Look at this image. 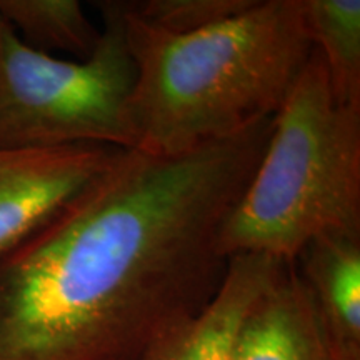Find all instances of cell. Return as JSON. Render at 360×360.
Instances as JSON below:
<instances>
[{
    "label": "cell",
    "instance_id": "6da1fadb",
    "mask_svg": "<svg viewBox=\"0 0 360 360\" xmlns=\"http://www.w3.org/2000/svg\"><path fill=\"white\" fill-rule=\"evenodd\" d=\"M265 119L188 154L129 148L0 254V360H139L212 299L219 231L269 141Z\"/></svg>",
    "mask_w": 360,
    "mask_h": 360
},
{
    "label": "cell",
    "instance_id": "7a4b0ae2",
    "mask_svg": "<svg viewBox=\"0 0 360 360\" xmlns=\"http://www.w3.org/2000/svg\"><path fill=\"white\" fill-rule=\"evenodd\" d=\"M122 20L135 65L134 148L159 157L188 154L276 115L314 49L302 0H255L186 35L150 25L129 2Z\"/></svg>",
    "mask_w": 360,
    "mask_h": 360
},
{
    "label": "cell",
    "instance_id": "3957f363",
    "mask_svg": "<svg viewBox=\"0 0 360 360\" xmlns=\"http://www.w3.org/2000/svg\"><path fill=\"white\" fill-rule=\"evenodd\" d=\"M360 236V110L332 96L312 49L272 119L249 182L219 231V249L294 262L314 238Z\"/></svg>",
    "mask_w": 360,
    "mask_h": 360
},
{
    "label": "cell",
    "instance_id": "277c9868",
    "mask_svg": "<svg viewBox=\"0 0 360 360\" xmlns=\"http://www.w3.org/2000/svg\"><path fill=\"white\" fill-rule=\"evenodd\" d=\"M98 11L103 29L85 60L35 51L0 17V148H134L135 65L124 37V2H101Z\"/></svg>",
    "mask_w": 360,
    "mask_h": 360
},
{
    "label": "cell",
    "instance_id": "5b68a950",
    "mask_svg": "<svg viewBox=\"0 0 360 360\" xmlns=\"http://www.w3.org/2000/svg\"><path fill=\"white\" fill-rule=\"evenodd\" d=\"M122 148H0V254L19 244L85 191Z\"/></svg>",
    "mask_w": 360,
    "mask_h": 360
},
{
    "label": "cell",
    "instance_id": "8992f818",
    "mask_svg": "<svg viewBox=\"0 0 360 360\" xmlns=\"http://www.w3.org/2000/svg\"><path fill=\"white\" fill-rule=\"evenodd\" d=\"M285 264L265 255L229 257L212 299L160 335L139 360H231L242 322Z\"/></svg>",
    "mask_w": 360,
    "mask_h": 360
},
{
    "label": "cell",
    "instance_id": "52a82bcc",
    "mask_svg": "<svg viewBox=\"0 0 360 360\" xmlns=\"http://www.w3.org/2000/svg\"><path fill=\"white\" fill-rule=\"evenodd\" d=\"M292 264L332 360H360V236L314 238Z\"/></svg>",
    "mask_w": 360,
    "mask_h": 360
},
{
    "label": "cell",
    "instance_id": "ba28073f",
    "mask_svg": "<svg viewBox=\"0 0 360 360\" xmlns=\"http://www.w3.org/2000/svg\"><path fill=\"white\" fill-rule=\"evenodd\" d=\"M231 360H332L307 290L287 262L242 322Z\"/></svg>",
    "mask_w": 360,
    "mask_h": 360
},
{
    "label": "cell",
    "instance_id": "9c48e42d",
    "mask_svg": "<svg viewBox=\"0 0 360 360\" xmlns=\"http://www.w3.org/2000/svg\"><path fill=\"white\" fill-rule=\"evenodd\" d=\"M302 11L332 96L340 105L360 110V0H302Z\"/></svg>",
    "mask_w": 360,
    "mask_h": 360
},
{
    "label": "cell",
    "instance_id": "30bf717a",
    "mask_svg": "<svg viewBox=\"0 0 360 360\" xmlns=\"http://www.w3.org/2000/svg\"><path fill=\"white\" fill-rule=\"evenodd\" d=\"M0 17L25 45L51 56L60 51L85 60L101 39L77 0H0Z\"/></svg>",
    "mask_w": 360,
    "mask_h": 360
},
{
    "label": "cell",
    "instance_id": "8fae6325",
    "mask_svg": "<svg viewBox=\"0 0 360 360\" xmlns=\"http://www.w3.org/2000/svg\"><path fill=\"white\" fill-rule=\"evenodd\" d=\"M255 0H146L129 2L130 11L174 35L204 30L247 11Z\"/></svg>",
    "mask_w": 360,
    "mask_h": 360
}]
</instances>
